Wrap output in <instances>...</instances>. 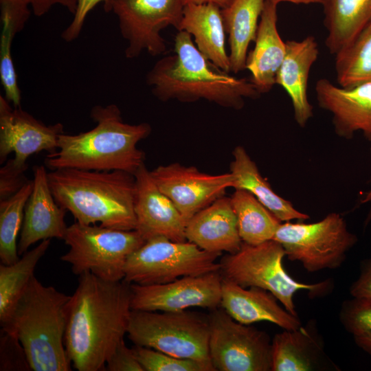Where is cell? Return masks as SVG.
Instances as JSON below:
<instances>
[{
	"label": "cell",
	"instance_id": "cell-25",
	"mask_svg": "<svg viewBox=\"0 0 371 371\" xmlns=\"http://www.w3.org/2000/svg\"><path fill=\"white\" fill-rule=\"evenodd\" d=\"M232 156L234 159L229 166L230 172L234 176L232 188L251 193L282 222L309 218L308 214L296 210L291 201L274 192L243 146H236Z\"/></svg>",
	"mask_w": 371,
	"mask_h": 371
},
{
	"label": "cell",
	"instance_id": "cell-19",
	"mask_svg": "<svg viewBox=\"0 0 371 371\" xmlns=\"http://www.w3.org/2000/svg\"><path fill=\"white\" fill-rule=\"evenodd\" d=\"M269 291L256 286L243 287L222 277L221 306L236 322L249 325L266 321L283 330H295L302 326L297 315L281 307Z\"/></svg>",
	"mask_w": 371,
	"mask_h": 371
},
{
	"label": "cell",
	"instance_id": "cell-31",
	"mask_svg": "<svg viewBox=\"0 0 371 371\" xmlns=\"http://www.w3.org/2000/svg\"><path fill=\"white\" fill-rule=\"evenodd\" d=\"M335 56L338 85L350 89L371 82V23Z\"/></svg>",
	"mask_w": 371,
	"mask_h": 371
},
{
	"label": "cell",
	"instance_id": "cell-29",
	"mask_svg": "<svg viewBox=\"0 0 371 371\" xmlns=\"http://www.w3.org/2000/svg\"><path fill=\"white\" fill-rule=\"evenodd\" d=\"M50 245V239L41 240L27 251L14 263L0 265V324L10 319L19 300L34 276L35 268Z\"/></svg>",
	"mask_w": 371,
	"mask_h": 371
},
{
	"label": "cell",
	"instance_id": "cell-8",
	"mask_svg": "<svg viewBox=\"0 0 371 371\" xmlns=\"http://www.w3.org/2000/svg\"><path fill=\"white\" fill-rule=\"evenodd\" d=\"M69 249L60 257L76 275L89 272L107 281L124 280L128 256L146 241L134 230H120L75 222L63 240Z\"/></svg>",
	"mask_w": 371,
	"mask_h": 371
},
{
	"label": "cell",
	"instance_id": "cell-7",
	"mask_svg": "<svg viewBox=\"0 0 371 371\" xmlns=\"http://www.w3.org/2000/svg\"><path fill=\"white\" fill-rule=\"evenodd\" d=\"M210 334L208 315L186 310H132L126 335L135 345L198 361L214 369L209 352Z\"/></svg>",
	"mask_w": 371,
	"mask_h": 371
},
{
	"label": "cell",
	"instance_id": "cell-36",
	"mask_svg": "<svg viewBox=\"0 0 371 371\" xmlns=\"http://www.w3.org/2000/svg\"><path fill=\"white\" fill-rule=\"evenodd\" d=\"M27 166L15 164L12 159L7 161L0 169V201L16 194L28 181L25 172Z\"/></svg>",
	"mask_w": 371,
	"mask_h": 371
},
{
	"label": "cell",
	"instance_id": "cell-34",
	"mask_svg": "<svg viewBox=\"0 0 371 371\" xmlns=\"http://www.w3.org/2000/svg\"><path fill=\"white\" fill-rule=\"evenodd\" d=\"M339 319L353 337H371V298L352 297L344 301Z\"/></svg>",
	"mask_w": 371,
	"mask_h": 371
},
{
	"label": "cell",
	"instance_id": "cell-26",
	"mask_svg": "<svg viewBox=\"0 0 371 371\" xmlns=\"http://www.w3.org/2000/svg\"><path fill=\"white\" fill-rule=\"evenodd\" d=\"M266 0H229L221 8L226 34L229 36L230 71L246 69L247 50L254 41Z\"/></svg>",
	"mask_w": 371,
	"mask_h": 371
},
{
	"label": "cell",
	"instance_id": "cell-39",
	"mask_svg": "<svg viewBox=\"0 0 371 371\" xmlns=\"http://www.w3.org/2000/svg\"><path fill=\"white\" fill-rule=\"evenodd\" d=\"M352 297L371 298V256L361 261L358 278L349 289Z\"/></svg>",
	"mask_w": 371,
	"mask_h": 371
},
{
	"label": "cell",
	"instance_id": "cell-40",
	"mask_svg": "<svg viewBox=\"0 0 371 371\" xmlns=\"http://www.w3.org/2000/svg\"><path fill=\"white\" fill-rule=\"evenodd\" d=\"M30 1L33 14L36 16H42L56 4L66 8L74 14L77 7L78 0H30Z\"/></svg>",
	"mask_w": 371,
	"mask_h": 371
},
{
	"label": "cell",
	"instance_id": "cell-11",
	"mask_svg": "<svg viewBox=\"0 0 371 371\" xmlns=\"http://www.w3.org/2000/svg\"><path fill=\"white\" fill-rule=\"evenodd\" d=\"M211 363L218 371H271V341L256 327L239 323L222 308L208 315Z\"/></svg>",
	"mask_w": 371,
	"mask_h": 371
},
{
	"label": "cell",
	"instance_id": "cell-30",
	"mask_svg": "<svg viewBox=\"0 0 371 371\" xmlns=\"http://www.w3.org/2000/svg\"><path fill=\"white\" fill-rule=\"evenodd\" d=\"M230 198L243 243L258 245L273 238L280 220L245 190H235Z\"/></svg>",
	"mask_w": 371,
	"mask_h": 371
},
{
	"label": "cell",
	"instance_id": "cell-17",
	"mask_svg": "<svg viewBox=\"0 0 371 371\" xmlns=\"http://www.w3.org/2000/svg\"><path fill=\"white\" fill-rule=\"evenodd\" d=\"M315 89L319 107L332 114L337 135L350 139L361 131L371 142V82L346 89L320 78Z\"/></svg>",
	"mask_w": 371,
	"mask_h": 371
},
{
	"label": "cell",
	"instance_id": "cell-14",
	"mask_svg": "<svg viewBox=\"0 0 371 371\" xmlns=\"http://www.w3.org/2000/svg\"><path fill=\"white\" fill-rule=\"evenodd\" d=\"M155 183L179 211L186 223L197 212L232 188L231 173L211 175L179 163L161 165L150 171Z\"/></svg>",
	"mask_w": 371,
	"mask_h": 371
},
{
	"label": "cell",
	"instance_id": "cell-9",
	"mask_svg": "<svg viewBox=\"0 0 371 371\" xmlns=\"http://www.w3.org/2000/svg\"><path fill=\"white\" fill-rule=\"evenodd\" d=\"M221 253L201 249L189 241L163 236L146 240L128 258L124 280L130 284H155L220 271Z\"/></svg>",
	"mask_w": 371,
	"mask_h": 371
},
{
	"label": "cell",
	"instance_id": "cell-24",
	"mask_svg": "<svg viewBox=\"0 0 371 371\" xmlns=\"http://www.w3.org/2000/svg\"><path fill=\"white\" fill-rule=\"evenodd\" d=\"M177 30L188 32L206 58L223 71L230 72L229 58L225 47L226 32L218 5L186 4Z\"/></svg>",
	"mask_w": 371,
	"mask_h": 371
},
{
	"label": "cell",
	"instance_id": "cell-37",
	"mask_svg": "<svg viewBox=\"0 0 371 371\" xmlns=\"http://www.w3.org/2000/svg\"><path fill=\"white\" fill-rule=\"evenodd\" d=\"M102 2L104 4V10L106 12L110 0H78L74 18L69 25L63 31L62 38L70 43L78 38L88 14Z\"/></svg>",
	"mask_w": 371,
	"mask_h": 371
},
{
	"label": "cell",
	"instance_id": "cell-12",
	"mask_svg": "<svg viewBox=\"0 0 371 371\" xmlns=\"http://www.w3.org/2000/svg\"><path fill=\"white\" fill-rule=\"evenodd\" d=\"M184 0H110L106 12L117 16L122 36L127 41L124 54L137 58L143 52L156 56L166 51L161 32L177 30L183 17Z\"/></svg>",
	"mask_w": 371,
	"mask_h": 371
},
{
	"label": "cell",
	"instance_id": "cell-4",
	"mask_svg": "<svg viewBox=\"0 0 371 371\" xmlns=\"http://www.w3.org/2000/svg\"><path fill=\"white\" fill-rule=\"evenodd\" d=\"M56 203L77 222L120 230L136 227V181L122 170L59 168L47 172Z\"/></svg>",
	"mask_w": 371,
	"mask_h": 371
},
{
	"label": "cell",
	"instance_id": "cell-20",
	"mask_svg": "<svg viewBox=\"0 0 371 371\" xmlns=\"http://www.w3.org/2000/svg\"><path fill=\"white\" fill-rule=\"evenodd\" d=\"M186 237L207 251H238L243 242L231 198L223 196L194 214L186 223Z\"/></svg>",
	"mask_w": 371,
	"mask_h": 371
},
{
	"label": "cell",
	"instance_id": "cell-32",
	"mask_svg": "<svg viewBox=\"0 0 371 371\" xmlns=\"http://www.w3.org/2000/svg\"><path fill=\"white\" fill-rule=\"evenodd\" d=\"M34 181L29 180L16 194L0 201V260L10 265L19 259L17 237L21 229L24 209L32 191Z\"/></svg>",
	"mask_w": 371,
	"mask_h": 371
},
{
	"label": "cell",
	"instance_id": "cell-5",
	"mask_svg": "<svg viewBox=\"0 0 371 371\" xmlns=\"http://www.w3.org/2000/svg\"><path fill=\"white\" fill-rule=\"evenodd\" d=\"M70 296L34 276L1 326L19 340L32 370H71L64 341Z\"/></svg>",
	"mask_w": 371,
	"mask_h": 371
},
{
	"label": "cell",
	"instance_id": "cell-1",
	"mask_svg": "<svg viewBox=\"0 0 371 371\" xmlns=\"http://www.w3.org/2000/svg\"><path fill=\"white\" fill-rule=\"evenodd\" d=\"M131 284L111 282L91 273L79 276L67 304L65 346L78 371L106 370V363L127 334L131 308Z\"/></svg>",
	"mask_w": 371,
	"mask_h": 371
},
{
	"label": "cell",
	"instance_id": "cell-33",
	"mask_svg": "<svg viewBox=\"0 0 371 371\" xmlns=\"http://www.w3.org/2000/svg\"><path fill=\"white\" fill-rule=\"evenodd\" d=\"M133 350L144 371H215L198 361L178 358L153 348L135 345Z\"/></svg>",
	"mask_w": 371,
	"mask_h": 371
},
{
	"label": "cell",
	"instance_id": "cell-28",
	"mask_svg": "<svg viewBox=\"0 0 371 371\" xmlns=\"http://www.w3.org/2000/svg\"><path fill=\"white\" fill-rule=\"evenodd\" d=\"M30 3V0H0V79L5 98L16 107L21 106V95L11 49L31 16Z\"/></svg>",
	"mask_w": 371,
	"mask_h": 371
},
{
	"label": "cell",
	"instance_id": "cell-21",
	"mask_svg": "<svg viewBox=\"0 0 371 371\" xmlns=\"http://www.w3.org/2000/svg\"><path fill=\"white\" fill-rule=\"evenodd\" d=\"M318 55L317 43L313 36L301 41H287L286 54L276 76V84L288 93L294 119L300 127H304L313 116V107L308 98V82L311 68Z\"/></svg>",
	"mask_w": 371,
	"mask_h": 371
},
{
	"label": "cell",
	"instance_id": "cell-16",
	"mask_svg": "<svg viewBox=\"0 0 371 371\" xmlns=\"http://www.w3.org/2000/svg\"><path fill=\"white\" fill-rule=\"evenodd\" d=\"M134 175L135 230L145 240L163 236L173 241H186V221L172 201L157 187L144 163Z\"/></svg>",
	"mask_w": 371,
	"mask_h": 371
},
{
	"label": "cell",
	"instance_id": "cell-15",
	"mask_svg": "<svg viewBox=\"0 0 371 371\" xmlns=\"http://www.w3.org/2000/svg\"><path fill=\"white\" fill-rule=\"evenodd\" d=\"M61 123L46 125L23 111L21 106L12 107L10 102L0 95V163L3 164L11 153L14 162L27 166V158L45 150L49 153L58 149V140L63 133Z\"/></svg>",
	"mask_w": 371,
	"mask_h": 371
},
{
	"label": "cell",
	"instance_id": "cell-42",
	"mask_svg": "<svg viewBox=\"0 0 371 371\" xmlns=\"http://www.w3.org/2000/svg\"><path fill=\"white\" fill-rule=\"evenodd\" d=\"M370 154H371V148H370ZM371 182V179H370ZM361 204H368L369 205V210L367 214V216L365 220L364 226L366 227L368 223L371 221V187L366 192L363 193L361 199L360 200Z\"/></svg>",
	"mask_w": 371,
	"mask_h": 371
},
{
	"label": "cell",
	"instance_id": "cell-18",
	"mask_svg": "<svg viewBox=\"0 0 371 371\" xmlns=\"http://www.w3.org/2000/svg\"><path fill=\"white\" fill-rule=\"evenodd\" d=\"M34 186L24 209V216L18 243L22 256L39 240L56 238L64 240L67 227V210L55 201L43 165L34 167Z\"/></svg>",
	"mask_w": 371,
	"mask_h": 371
},
{
	"label": "cell",
	"instance_id": "cell-6",
	"mask_svg": "<svg viewBox=\"0 0 371 371\" xmlns=\"http://www.w3.org/2000/svg\"><path fill=\"white\" fill-rule=\"evenodd\" d=\"M283 247L272 239L258 245L243 243L238 251L227 254L220 260L223 278L248 288L259 287L271 292L290 313L297 315L293 297L300 290L313 297L324 295L330 288L328 280L315 284L300 282L285 271Z\"/></svg>",
	"mask_w": 371,
	"mask_h": 371
},
{
	"label": "cell",
	"instance_id": "cell-43",
	"mask_svg": "<svg viewBox=\"0 0 371 371\" xmlns=\"http://www.w3.org/2000/svg\"><path fill=\"white\" fill-rule=\"evenodd\" d=\"M229 0H184L185 5L187 3H214L218 5L221 8H224L229 2Z\"/></svg>",
	"mask_w": 371,
	"mask_h": 371
},
{
	"label": "cell",
	"instance_id": "cell-22",
	"mask_svg": "<svg viewBox=\"0 0 371 371\" xmlns=\"http://www.w3.org/2000/svg\"><path fill=\"white\" fill-rule=\"evenodd\" d=\"M271 371H311L338 368L326 356L314 324L283 330L271 341Z\"/></svg>",
	"mask_w": 371,
	"mask_h": 371
},
{
	"label": "cell",
	"instance_id": "cell-2",
	"mask_svg": "<svg viewBox=\"0 0 371 371\" xmlns=\"http://www.w3.org/2000/svg\"><path fill=\"white\" fill-rule=\"evenodd\" d=\"M174 49L175 54L159 59L146 74L147 85L161 101L193 102L203 99L240 110L245 98L260 96L249 79L232 76L206 58L188 32L178 31Z\"/></svg>",
	"mask_w": 371,
	"mask_h": 371
},
{
	"label": "cell",
	"instance_id": "cell-41",
	"mask_svg": "<svg viewBox=\"0 0 371 371\" xmlns=\"http://www.w3.org/2000/svg\"><path fill=\"white\" fill-rule=\"evenodd\" d=\"M357 346L371 355V337H354Z\"/></svg>",
	"mask_w": 371,
	"mask_h": 371
},
{
	"label": "cell",
	"instance_id": "cell-23",
	"mask_svg": "<svg viewBox=\"0 0 371 371\" xmlns=\"http://www.w3.org/2000/svg\"><path fill=\"white\" fill-rule=\"evenodd\" d=\"M277 5L265 1L260 15L254 49L247 54L246 69L249 78L260 93L271 91L286 54L284 42L277 27Z\"/></svg>",
	"mask_w": 371,
	"mask_h": 371
},
{
	"label": "cell",
	"instance_id": "cell-44",
	"mask_svg": "<svg viewBox=\"0 0 371 371\" xmlns=\"http://www.w3.org/2000/svg\"><path fill=\"white\" fill-rule=\"evenodd\" d=\"M278 4L281 2H289L295 4H310V3H319V0H267Z\"/></svg>",
	"mask_w": 371,
	"mask_h": 371
},
{
	"label": "cell",
	"instance_id": "cell-27",
	"mask_svg": "<svg viewBox=\"0 0 371 371\" xmlns=\"http://www.w3.org/2000/svg\"><path fill=\"white\" fill-rule=\"evenodd\" d=\"M327 31L326 45L336 55L371 23V0H319Z\"/></svg>",
	"mask_w": 371,
	"mask_h": 371
},
{
	"label": "cell",
	"instance_id": "cell-3",
	"mask_svg": "<svg viewBox=\"0 0 371 371\" xmlns=\"http://www.w3.org/2000/svg\"><path fill=\"white\" fill-rule=\"evenodd\" d=\"M115 104L95 105L90 113L95 126L77 135L60 134L58 150L49 153L45 164L50 170H122L132 174L144 163L137 144L151 133L146 122L125 123Z\"/></svg>",
	"mask_w": 371,
	"mask_h": 371
},
{
	"label": "cell",
	"instance_id": "cell-10",
	"mask_svg": "<svg viewBox=\"0 0 371 371\" xmlns=\"http://www.w3.org/2000/svg\"><path fill=\"white\" fill-rule=\"evenodd\" d=\"M273 239L281 244L289 260L301 262L308 272L340 267L358 241L336 212L312 223H281Z\"/></svg>",
	"mask_w": 371,
	"mask_h": 371
},
{
	"label": "cell",
	"instance_id": "cell-38",
	"mask_svg": "<svg viewBox=\"0 0 371 371\" xmlns=\"http://www.w3.org/2000/svg\"><path fill=\"white\" fill-rule=\"evenodd\" d=\"M109 371H144L134 351L122 339L116 346L106 363Z\"/></svg>",
	"mask_w": 371,
	"mask_h": 371
},
{
	"label": "cell",
	"instance_id": "cell-13",
	"mask_svg": "<svg viewBox=\"0 0 371 371\" xmlns=\"http://www.w3.org/2000/svg\"><path fill=\"white\" fill-rule=\"evenodd\" d=\"M220 271L155 284H131L132 310L181 311L191 307L210 310L221 306Z\"/></svg>",
	"mask_w": 371,
	"mask_h": 371
},
{
	"label": "cell",
	"instance_id": "cell-35",
	"mask_svg": "<svg viewBox=\"0 0 371 371\" xmlns=\"http://www.w3.org/2000/svg\"><path fill=\"white\" fill-rule=\"evenodd\" d=\"M0 370H32L19 340L3 329H1Z\"/></svg>",
	"mask_w": 371,
	"mask_h": 371
}]
</instances>
